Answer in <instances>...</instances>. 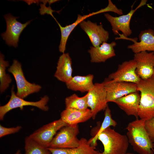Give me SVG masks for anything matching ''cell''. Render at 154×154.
<instances>
[{"label":"cell","instance_id":"obj_1","mask_svg":"<svg viewBox=\"0 0 154 154\" xmlns=\"http://www.w3.org/2000/svg\"><path fill=\"white\" fill-rule=\"evenodd\" d=\"M145 120L136 119L126 128L129 143L139 154H154V146L145 128Z\"/></svg>","mask_w":154,"mask_h":154},{"label":"cell","instance_id":"obj_2","mask_svg":"<svg viewBox=\"0 0 154 154\" xmlns=\"http://www.w3.org/2000/svg\"><path fill=\"white\" fill-rule=\"evenodd\" d=\"M97 140L103 145L104 150L97 154H125L127 153L129 142L126 135L121 134L108 127L98 136Z\"/></svg>","mask_w":154,"mask_h":154},{"label":"cell","instance_id":"obj_3","mask_svg":"<svg viewBox=\"0 0 154 154\" xmlns=\"http://www.w3.org/2000/svg\"><path fill=\"white\" fill-rule=\"evenodd\" d=\"M141 96L138 117L145 120L154 117V74L150 78L141 79L137 84Z\"/></svg>","mask_w":154,"mask_h":154},{"label":"cell","instance_id":"obj_4","mask_svg":"<svg viewBox=\"0 0 154 154\" xmlns=\"http://www.w3.org/2000/svg\"><path fill=\"white\" fill-rule=\"evenodd\" d=\"M15 80L17 92L16 95L19 97L24 99L29 95L39 92L41 86L39 85L29 82L25 78L21 64L15 59L12 65L8 69Z\"/></svg>","mask_w":154,"mask_h":154},{"label":"cell","instance_id":"obj_5","mask_svg":"<svg viewBox=\"0 0 154 154\" xmlns=\"http://www.w3.org/2000/svg\"><path fill=\"white\" fill-rule=\"evenodd\" d=\"M79 133L78 125H67L56 133L48 147L67 149L77 147L80 143V139L77 137Z\"/></svg>","mask_w":154,"mask_h":154},{"label":"cell","instance_id":"obj_6","mask_svg":"<svg viewBox=\"0 0 154 154\" xmlns=\"http://www.w3.org/2000/svg\"><path fill=\"white\" fill-rule=\"evenodd\" d=\"M13 86L11 91V96L8 102L4 105L0 107V119H3L5 115L11 110L17 108L22 110L23 107L26 106H32L37 107L42 110L47 111L49 109L47 106L49 98L46 96L41 97L40 100L36 102L26 101L18 97L15 93Z\"/></svg>","mask_w":154,"mask_h":154},{"label":"cell","instance_id":"obj_7","mask_svg":"<svg viewBox=\"0 0 154 154\" xmlns=\"http://www.w3.org/2000/svg\"><path fill=\"white\" fill-rule=\"evenodd\" d=\"M103 83L108 103L113 102L118 98L138 91L137 84L133 83L117 82L108 78L105 79Z\"/></svg>","mask_w":154,"mask_h":154},{"label":"cell","instance_id":"obj_8","mask_svg":"<svg viewBox=\"0 0 154 154\" xmlns=\"http://www.w3.org/2000/svg\"><path fill=\"white\" fill-rule=\"evenodd\" d=\"M87 94V104L92 115V118L95 119L97 114L105 110L108 106L106 94L103 83L94 84L93 87Z\"/></svg>","mask_w":154,"mask_h":154},{"label":"cell","instance_id":"obj_9","mask_svg":"<svg viewBox=\"0 0 154 154\" xmlns=\"http://www.w3.org/2000/svg\"><path fill=\"white\" fill-rule=\"evenodd\" d=\"M147 0H142L135 9L131 10L127 14L118 17H114L108 13H105V18L110 23L114 34L117 35L119 31H121L125 37L130 36L132 31L130 27L131 18L135 11L141 7L145 5Z\"/></svg>","mask_w":154,"mask_h":154},{"label":"cell","instance_id":"obj_10","mask_svg":"<svg viewBox=\"0 0 154 154\" xmlns=\"http://www.w3.org/2000/svg\"><path fill=\"white\" fill-rule=\"evenodd\" d=\"M67 125L60 119L43 126L29 136L41 145L48 148L57 132Z\"/></svg>","mask_w":154,"mask_h":154},{"label":"cell","instance_id":"obj_11","mask_svg":"<svg viewBox=\"0 0 154 154\" xmlns=\"http://www.w3.org/2000/svg\"><path fill=\"white\" fill-rule=\"evenodd\" d=\"M4 17L6 23V30L1 34V36L7 44L16 47L21 34L31 21L23 24L17 20L18 17H14L10 14L5 15Z\"/></svg>","mask_w":154,"mask_h":154},{"label":"cell","instance_id":"obj_12","mask_svg":"<svg viewBox=\"0 0 154 154\" xmlns=\"http://www.w3.org/2000/svg\"><path fill=\"white\" fill-rule=\"evenodd\" d=\"M136 64L133 59L126 61L118 66L117 70L109 75L110 79L117 82L138 84L141 79L136 72Z\"/></svg>","mask_w":154,"mask_h":154},{"label":"cell","instance_id":"obj_13","mask_svg":"<svg viewBox=\"0 0 154 154\" xmlns=\"http://www.w3.org/2000/svg\"><path fill=\"white\" fill-rule=\"evenodd\" d=\"M133 59L136 64V72L142 80L151 77L154 74V52L142 51L135 53Z\"/></svg>","mask_w":154,"mask_h":154},{"label":"cell","instance_id":"obj_14","mask_svg":"<svg viewBox=\"0 0 154 154\" xmlns=\"http://www.w3.org/2000/svg\"><path fill=\"white\" fill-rule=\"evenodd\" d=\"M79 24L81 29L88 37L93 46L98 47L108 40L109 33L104 29L101 24L98 25L96 23L89 20H84Z\"/></svg>","mask_w":154,"mask_h":154},{"label":"cell","instance_id":"obj_15","mask_svg":"<svg viewBox=\"0 0 154 154\" xmlns=\"http://www.w3.org/2000/svg\"><path fill=\"white\" fill-rule=\"evenodd\" d=\"M139 42H137L135 38L130 39L133 42V43L128 45L127 48L134 54L144 51L154 52L153 30L149 29L141 31L139 35Z\"/></svg>","mask_w":154,"mask_h":154},{"label":"cell","instance_id":"obj_16","mask_svg":"<svg viewBox=\"0 0 154 154\" xmlns=\"http://www.w3.org/2000/svg\"><path fill=\"white\" fill-rule=\"evenodd\" d=\"M140 98V94L137 91L118 98L113 102L116 104L127 115L133 116L138 119Z\"/></svg>","mask_w":154,"mask_h":154},{"label":"cell","instance_id":"obj_17","mask_svg":"<svg viewBox=\"0 0 154 154\" xmlns=\"http://www.w3.org/2000/svg\"><path fill=\"white\" fill-rule=\"evenodd\" d=\"M116 43L113 41L110 43L104 42L99 46L90 47L88 50L91 58L90 61L93 63L104 62L108 59L116 56L114 48Z\"/></svg>","mask_w":154,"mask_h":154},{"label":"cell","instance_id":"obj_18","mask_svg":"<svg viewBox=\"0 0 154 154\" xmlns=\"http://www.w3.org/2000/svg\"><path fill=\"white\" fill-rule=\"evenodd\" d=\"M90 109L83 110L65 108L60 114V119L67 125H74L84 122L92 118Z\"/></svg>","mask_w":154,"mask_h":154},{"label":"cell","instance_id":"obj_19","mask_svg":"<svg viewBox=\"0 0 154 154\" xmlns=\"http://www.w3.org/2000/svg\"><path fill=\"white\" fill-rule=\"evenodd\" d=\"M71 58L68 53H63L59 57L54 76L59 81L66 83L73 77Z\"/></svg>","mask_w":154,"mask_h":154},{"label":"cell","instance_id":"obj_20","mask_svg":"<svg viewBox=\"0 0 154 154\" xmlns=\"http://www.w3.org/2000/svg\"><path fill=\"white\" fill-rule=\"evenodd\" d=\"M94 76L89 74L86 76H76L66 83L70 90L81 92H88L93 87Z\"/></svg>","mask_w":154,"mask_h":154},{"label":"cell","instance_id":"obj_21","mask_svg":"<svg viewBox=\"0 0 154 154\" xmlns=\"http://www.w3.org/2000/svg\"><path fill=\"white\" fill-rule=\"evenodd\" d=\"M99 13H100V11H98L86 15H78L77 19L75 22L71 24L64 27H62L57 21H56V22L59 27L61 33V39L59 46V51L62 53H64L68 38L71 32L78 25L86 18Z\"/></svg>","mask_w":154,"mask_h":154},{"label":"cell","instance_id":"obj_22","mask_svg":"<svg viewBox=\"0 0 154 154\" xmlns=\"http://www.w3.org/2000/svg\"><path fill=\"white\" fill-rule=\"evenodd\" d=\"M51 154H97L98 151L95 150L85 138L80 139L77 147L67 149L48 148Z\"/></svg>","mask_w":154,"mask_h":154},{"label":"cell","instance_id":"obj_23","mask_svg":"<svg viewBox=\"0 0 154 154\" xmlns=\"http://www.w3.org/2000/svg\"><path fill=\"white\" fill-rule=\"evenodd\" d=\"M117 125V122L112 117L111 110L108 106L105 110L104 117L103 121L95 136L88 140L89 143L91 146L95 148L97 145L98 135L108 127L111 126L115 127Z\"/></svg>","mask_w":154,"mask_h":154},{"label":"cell","instance_id":"obj_24","mask_svg":"<svg viewBox=\"0 0 154 154\" xmlns=\"http://www.w3.org/2000/svg\"><path fill=\"white\" fill-rule=\"evenodd\" d=\"M65 108H73L83 110L88 108L87 104V94L82 97H78L76 94L66 97L65 100Z\"/></svg>","mask_w":154,"mask_h":154},{"label":"cell","instance_id":"obj_25","mask_svg":"<svg viewBox=\"0 0 154 154\" xmlns=\"http://www.w3.org/2000/svg\"><path fill=\"white\" fill-rule=\"evenodd\" d=\"M9 65L8 61L4 60V56L1 53L0 54V91L2 93L9 87L12 81L10 76L6 72V68Z\"/></svg>","mask_w":154,"mask_h":154},{"label":"cell","instance_id":"obj_26","mask_svg":"<svg viewBox=\"0 0 154 154\" xmlns=\"http://www.w3.org/2000/svg\"><path fill=\"white\" fill-rule=\"evenodd\" d=\"M25 154H51L48 148L43 146L27 137L25 139Z\"/></svg>","mask_w":154,"mask_h":154},{"label":"cell","instance_id":"obj_27","mask_svg":"<svg viewBox=\"0 0 154 154\" xmlns=\"http://www.w3.org/2000/svg\"><path fill=\"white\" fill-rule=\"evenodd\" d=\"M145 128L151 140L154 142V117L145 120Z\"/></svg>","mask_w":154,"mask_h":154},{"label":"cell","instance_id":"obj_28","mask_svg":"<svg viewBox=\"0 0 154 154\" xmlns=\"http://www.w3.org/2000/svg\"><path fill=\"white\" fill-rule=\"evenodd\" d=\"M21 128L20 126H18L15 127L7 128L0 125V137H2L5 135L18 132Z\"/></svg>","mask_w":154,"mask_h":154},{"label":"cell","instance_id":"obj_29","mask_svg":"<svg viewBox=\"0 0 154 154\" xmlns=\"http://www.w3.org/2000/svg\"><path fill=\"white\" fill-rule=\"evenodd\" d=\"M40 8L39 9V11L41 15H44L45 14L50 15L56 21H57L52 14L53 12H56V11H54L52 9L50 6L48 7H46L45 4L41 3L40 4Z\"/></svg>","mask_w":154,"mask_h":154},{"label":"cell","instance_id":"obj_30","mask_svg":"<svg viewBox=\"0 0 154 154\" xmlns=\"http://www.w3.org/2000/svg\"><path fill=\"white\" fill-rule=\"evenodd\" d=\"M27 2L28 4H31L33 3H38L40 2H42L43 4H46L47 3H48L49 5H50L51 4L54 3L56 1H58V0H33V1H24Z\"/></svg>","mask_w":154,"mask_h":154},{"label":"cell","instance_id":"obj_31","mask_svg":"<svg viewBox=\"0 0 154 154\" xmlns=\"http://www.w3.org/2000/svg\"><path fill=\"white\" fill-rule=\"evenodd\" d=\"M15 154H21L20 151L18 150Z\"/></svg>","mask_w":154,"mask_h":154},{"label":"cell","instance_id":"obj_32","mask_svg":"<svg viewBox=\"0 0 154 154\" xmlns=\"http://www.w3.org/2000/svg\"><path fill=\"white\" fill-rule=\"evenodd\" d=\"M125 154H133L131 153H127Z\"/></svg>","mask_w":154,"mask_h":154},{"label":"cell","instance_id":"obj_33","mask_svg":"<svg viewBox=\"0 0 154 154\" xmlns=\"http://www.w3.org/2000/svg\"></svg>","mask_w":154,"mask_h":154},{"label":"cell","instance_id":"obj_34","mask_svg":"<svg viewBox=\"0 0 154 154\" xmlns=\"http://www.w3.org/2000/svg\"><path fill=\"white\" fill-rule=\"evenodd\" d=\"M153 145L154 146V142L153 143Z\"/></svg>","mask_w":154,"mask_h":154}]
</instances>
